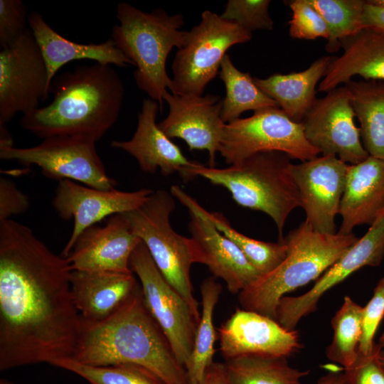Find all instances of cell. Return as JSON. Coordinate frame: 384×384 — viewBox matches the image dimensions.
Listing matches in <instances>:
<instances>
[{"label":"cell","instance_id":"obj_1","mask_svg":"<svg viewBox=\"0 0 384 384\" xmlns=\"http://www.w3.org/2000/svg\"><path fill=\"white\" fill-rule=\"evenodd\" d=\"M70 265L26 225L0 221V370L70 358L80 314Z\"/></svg>","mask_w":384,"mask_h":384},{"label":"cell","instance_id":"obj_2","mask_svg":"<svg viewBox=\"0 0 384 384\" xmlns=\"http://www.w3.org/2000/svg\"><path fill=\"white\" fill-rule=\"evenodd\" d=\"M70 359L91 366L134 364L166 384H190L186 368L149 311L139 283L110 316L88 321L80 316Z\"/></svg>","mask_w":384,"mask_h":384},{"label":"cell","instance_id":"obj_3","mask_svg":"<svg viewBox=\"0 0 384 384\" xmlns=\"http://www.w3.org/2000/svg\"><path fill=\"white\" fill-rule=\"evenodd\" d=\"M46 106L22 115L21 127L45 139L83 135L99 141L117 122L124 86L111 65H82L55 77Z\"/></svg>","mask_w":384,"mask_h":384},{"label":"cell","instance_id":"obj_4","mask_svg":"<svg viewBox=\"0 0 384 384\" xmlns=\"http://www.w3.org/2000/svg\"><path fill=\"white\" fill-rule=\"evenodd\" d=\"M119 24L113 26L111 40L136 66L134 78L138 87L163 110L164 97L171 86L166 62L174 48H181L188 31L181 14H168L162 9L144 12L120 2L117 6Z\"/></svg>","mask_w":384,"mask_h":384},{"label":"cell","instance_id":"obj_5","mask_svg":"<svg viewBox=\"0 0 384 384\" xmlns=\"http://www.w3.org/2000/svg\"><path fill=\"white\" fill-rule=\"evenodd\" d=\"M290 158L280 151L255 154L228 167L218 169L198 162L187 171V179L203 177L226 188L240 206L262 211L274 222L282 240L290 213L300 206Z\"/></svg>","mask_w":384,"mask_h":384},{"label":"cell","instance_id":"obj_6","mask_svg":"<svg viewBox=\"0 0 384 384\" xmlns=\"http://www.w3.org/2000/svg\"><path fill=\"white\" fill-rule=\"evenodd\" d=\"M358 239L353 233H321L302 223L284 238L287 254L282 263L238 294L242 309L276 320L282 297L320 277Z\"/></svg>","mask_w":384,"mask_h":384},{"label":"cell","instance_id":"obj_7","mask_svg":"<svg viewBox=\"0 0 384 384\" xmlns=\"http://www.w3.org/2000/svg\"><path fill=\"white\" fill-rule=\"evenodd\" d=\"M175 208L171 192L158 190L139 208L124 215L161 274L186 301L199 321V303L194 296L191 278L194 263L192 242L191 238L177 233L171 226L170 217Z\"/></svg>","mask_w":384,"mask_h":384},{"label":"cell","instance_id":"obj_8","mask_svg":"<svg viewBox=\"0 0 384 384\" xmlns=\"http://www.w3.org/2000/svg\"><path fill=\"white\" fill-rule=\"evenodd\" d=\"M252 32L206 10L201 21L188 31L184 45L171 65L173 95H203L207 85L219 73L227 50L252 39Z\"/></svg>","mask_w":384,"mask_h":384},{"label":"cell","instance_id":"obj_9","mask_svg":"<svg viewBox=\"0 0 384 384\" xmlns=\"http://www.w3.org/2000/svg\"><path fill=\"white\" fill-rule=\"evenodd\" d=\"M272 151L302 161L320 154L306 139L302 122L292 121L279 107L260 110L226 124L219 152L227 164Z\"/></svg>","mask_w":384,"mask_h":384},{"label":"cell","instance_id":"obj_10","mask_svg":"<svg viewBox=\"0 0 384 384\" xmlns=\"http://www.w3.org/2000/svg\"><path fill=\"white\" fill-rule=\"evenodd\" d=\"M96 142L83 135L55 136L31 147H0V159L36 165L43 175L58 181L68 179L97 189H113L117 182L108 176Z\"/></svg>","mask_w":384,"mask_h":384},{"label":"cell","instance_id":"obj_11","mask_svg":"<svg viewBox=\"0 0 384 384\" xmlns=\"http://www.w3.org/2000/svg\"><path fill=\"white\" fill-rule=\"evenodd\" d=\"M130 269L139 278L146 306L186 368L199 321L183 297L161 274L141 241L132 254Z\"/></svg>","mask_w":384,"mask_h":384},{"label":"cell","instance_id":"obj_12","mask_svg":"<svg viewBox=\"0 0 384 384\" xmlns=\"http://www.w3.org/2000/svg\"><path fill=\"white\" fill-rule=\"evenodd\" d=\"M47 66L29 28L0 51V125L40 107L50 94Z\"/></svg>","mask_w":384,"mask_h":384},{"label":"cell","instance_id":"obj_13","mask_svg":"<svg viewBox=\"0 0 384 384\" xmlns=\"http://www.w3.org/2000/svg\"><path fill=\"white\" fill-rule=\"evenodd\" d=\"M383 257L384 211L309 290L299 296H284L280 299L276 308V320L285 329L295 330L302 319L316 310L326 292L359 269L378 266Z\"/></svg>","mask_w":384,"mask_h":384},{"label":"cell","instance_id":"obj_14","mask_svg":"<svg viewBox=\"0 0 384 384\" xmlns=\"http://www.w3.org/2000/svg\"><path fill=\"white\" fill-rule=\"evenodd\" d=\"M346 89L338 87L317 99L302 121L309 142L323 155H335L348 164L365 160L360 128Z\"/></svg>","mask_w":384,"mask_h":384},{"label":"cell","instance_id":"obj_15","mask_svg":"<svg viewBox=\"0 0 384 384\" xmlns=\"http://www.w3.org/2000/svg\"><path fill=\"white\" fill-rule=\"evenodd\" d=\"M153 192L150 188L101 190L68 179L58 181L52 205L61 218L74 220L72 233L60 255L68 257L85 230L107 217L137 209Z\"/></svg>","mask_w":384,"mask_h":384},{"label":"cell","instance_id":"obj_16","mask_svg":"<svg viewBox=\"0 0 384 384\" xmlns=\"http://www.w3.org/2000/svg\"><path fill=\"white\" fill-rule=\"evenodd\" d=\"M164 100L168 104L169 113L158 123L159 128L169 138L183 140L191 151L206 150L208 166L215 167L226 126L221 116V97L167 92Z\"/></svg>","mask_w":384,"mask_h":384},{"label":"cell","instance_id":"obj_17","mask_svg":"<svg viewBox=\"0 0 384 384\" xmlns=\"http://www.w3.org/2000/svg\"><path fill=\"white\" fill-rule=\"evenodd\" d=\"M348 165L331 154L292 165L300 206L306 213L305 222L317 232L336 233L335 218L338 214Z\"/></svg>","mask_w":384,"mask_h":384},{"label":"cell","instance_id":"obj_18","mask_svg":"<svg viewBox=\"0 0 384 384\" xmlns=\"http://www.w3.org/2000/svg\"><path fill=\"white\" fill-rule=\"evenodd\" d=\"M218 333L225 361L243 356L287 358L302 347L296 330L287 329L275 319L243 309H236Z\"/></svg>","mask_w":384,"mask_h":384},{"label":"cell","instance_id":"obj_19","mask_svg":"<svg viewBox=\"0 0 384 384\" xmlns=\"http://www.w3.org/2000/svg\"><path fill=\"white\" fill-rule=\"evenodd\" d=\"M141 241L124 213L115 214L104 225L96 224L85 230L65 258L71 271L133 273L130 258Z\"/></svg>","mask_w":384,"mask_h":384},{"label":"cell","instance_id":"obj_20","mask_svg":"<svg viewBox=\"0 0 384 384\" xmlns=\"http://www.w3.org/2000/svg\"><path fill=\"white\" fill-rule=\"evenodd\" d=\"M189 214L188 228L194 263L207 266L233 294H238L261 277L239 247L207 218L195 212Z\"/></svg>","mask_w":384,"mask_h":384},{"label":"cell","instance_id":"obj_21","mask_svg":"<svg viewBox=\"0 0 384 384\" xmlns=\"http://www.w3.org/2000/svg\"><path fill=\"white\" fill-rule=\"evenodd\" d=\"M159 111L156 101L144 99L132 137L127 141H112L110 146L132 155L144 172L154 173L159 169L163 176L177 172L186 181L187 171L195 161L187 159L181 149L159 128L156 122Z\"/></svg>","mask_w":384,"mask_h":384},{"label":"cell","instance_id":"obj_22","mask_svg":"<svg viewBox=\"0 0 384 384\" xmlns=\"http://www.w3.org/2000/svg\"><path fill=\"white\" fill-rule=\"evenodd\" d=\"M384 211V160L368 156L349 164L338 214V233L348 235L356 226L371 225Z\"/></svg>","mask_w":384,"mask_h":384},{"label":"cell","instance_id":"obj_23","mask_svg":"<svg viewBox=\"0 0 384 384\" xmlns=\"http://www.w3.org/2000/svg\"><path fill=\"white\" fill-rule=\"evenodd\" d=\"M343 53L332 58L318 91L328 92L358 75L384 80V31L363 28L340 41Z\"/></svg>","mask_w":384,"mask_h":384},{"label":"cell","instance_id":"obj_24","mask_svg":"<svg viewBox=\"0 0 384 384\" xmlns=\"http://www.w3.org/2000/svg\"><path fill=\"white\" fill-rule=\"evenodd\" d=\"M28 26L44 58L50 85L58 70L74 60H91L119 67L134 65L111 39L100 43L73 42L53 30L38 11L28 15Z\"/></svg>","mask_w":384,"mask_h":384},{"label":"cell","instance_id":"obj_25","mask_svg":"<svg viewBox=\"0 0 384 384\" xmlns=\"http://www.w3.org/2000/svg\"><path fill=\"white\" fill-rule=\"evenodd\" d=\"M70 280L80 316L93 321L113 314L139 284L134 273L107 271L73 270Z\"/></svg>","mask_w":384,"mask_h":384},{"label":"cell","instance_id":"obj_26","mask_svg":"<svg viewBox=\"0 0 384 384\" xmlns=\"http://www.w3.org/2000/svg\"><path fill=\"white\" fill-rule=\"evenodd\" d=\"M331 59L329 55L323 56L304 70L275 73L265 79L253 78L254 81L290 119L300 123L317 100L316 86L324 78Z\"/></svg>","mask_w":384,"mask_h":384},{"label":"cell","instance_id":"obj_27","mask_svg":"<svg viewBox=\"0 0 384 384\" xmlns=\"http://www.w3.org/2000/svg\"><path fill=\"white\" fill-rule=\"evenodd\" d=\"M170 192L190 212L204 215L221 233L232 240L261 277L273 271L285 259L287 245L284 239L277 242H270L251 238L233 228L221 213L206 210L180 186H172Z\"/></svg>","mask_w":384,"mask_h":384},{"label":"cell","instance_id":"obj_28","mask_svg":"<svg viewBox=\"0 0 384 384\" xmlns=\"http://www.w3.org/2000/svg\"><path fill=\"white\" fill-rule=\"evenodd\" d=\"M343 86L361 124L364 149L384 160V80H351Z\"/></svg>","mask_w":384,"mask_h":384},{"label":"cell","instance_id":"obj_29","mask_svg":"<svg viewBox=\"0 0 384 384\" xmlns=\"http://www.w3.org/2000/svg\"><path fill=\"white\" fill-rule=\"evenodd\" d=\"M221 292L222 285L214 277L206 278L201 285L202 311L191 358L186 368L190 384H199L213 363L217 338L213 316Z\"/></svg>","mask_w":384,"mask_h":384},{"label":"cell","instance_id":"obj_30","mask_svg":"<svg viewBox=\"0 0 384 384\" xmlns=\"http://www.w3.org/2000/svg\"><path fill=\"white\" fill-rule=\"evenodd\" d=\"M218 75L225 87L221 116L226 124L240 118L241 114L248 110L279 107L257 87L249 73H243L234 65L228 55L222 60Z\"/></svg>","mask_w":384,"mask_h":384},{"label":"cell","instance_id":"obj_31","mask_svg":"<svg viewBox=\"0 0 384 384\" xmlns=\"http://www.w3.org/2000/svg\"><path fill=\"white\" fill-rule=\"evenodd\" d=\"M223 365L230 384H301L309 373L290 366L281 356H243Z\"/></svg>","mask_w":384,"mask_h":384},{"label":"cell","instance_id":"obj_32","mask_svg":"<svg viewBox=\"0 0 384 384\" xmlns=\"http://www.w3.org/2000/svg\"><path fill=\"white\" fill-rule=\"evenodd\" d=\"M363 306L346 296L331 320L333 338L326 349L327 358L341 364L344 369L351 367L358 356L362 334Z\"/></svg>","mask_w":384,"mask_h":384},{"label":"cell","instance_id":"obj_33","mask_svg":"<svg viewBox=\"0 0 384 384\" xmlns=\"http://www.w3.org/2000/svg\"><path fill=\"white\" fill-rule=\"evenodd\" d=\"M321 16L329 36L326 50L336 52L340 41L363 28L362 16L366 1L363 0H308Z\"/></svg>","mask_w":384,"mask_h":384},{"label":"cell","instance_id":"obj_34","mask_svg":"<svg viewBox=\"0 0 384 384\" xmlns=\"http://www.w3.org/2000/svg\"><path fill=\"white\" fill-rule=\"evenodd\" d=\"M51 365L72 372L90 384H166L149 370L134 364L91 366L63 358Z\"/></svg>","mask_w":384,"mask_h":384},{"label":"cell","instance_id":"obj_35","mask_svg":"<svg viewBox=\"0 0 384 384\" xmlns=\"http://www.w3.org/2000/svg\"><path fill=\"white\" fill-rule=\"evenodd\" d=\"M270 4L269 0H229L220 16L250 32L272 30L274 22L268 11Z\"/></svg>","mask_w":384,"mask_h":384},{"label":"cell","instance_id":"obj_36","mask_svg":"<svg viewBox=\"0 0 384 384\" xmlns=\"http://www.w3.org/2000/svg\"><path fill=\"white\" fill-rule=\"evenodd\" d=\"M292 11L289 21V33L293 38L314 40L318 38H329V33L321 16L308 0L287 1Z\"/></svg>","mask_w":384,"mask_h":384},{"label":"cell","instance_id":"obj_37","mask_svg":"<svg viewBox=\"0 0 384 384\" xmlns=\"http://www.w3.org/2000/svg\"><path fill=\"white\" fill-rule=\"evenodd\" d=\"M384 316V277L381 278L373 290V294L363 306L362 334L358 352L363 355L372 353L375 343L374 336Z\"/></svg>","mask_w":384,"mask_h":384},{"label":"cell","instance_id":"obj_38","mask_svg":"<svg viewBox=\"0 0 384 384\" xmlns=\"http://www.w3.org/2000/svg\"><path fill=\"white\" fill-rule=\"evenodd\" d=\"M28 16L21 0L0 1V48L18 39L27 29Z\"/></svg>","mask_w":384,"mask_h":384},{"label":"cell","instance_id":"obj_39","mask_svg":"<svg viewBox=\"0 0 384 384\" xmlns=\"http://www.w3.org/2000/svg\"><path fill=\"white\" fill-rule=\"evenodd\" d=\"M382 347L378 343L370 354L363 355L358 352L355 363L344 369L346 384H384V370L378 361Z\"/></svg>","mask_w":384,"mask_h":384},{"label":"cell","instance_id":"obj_40","mask_svg":"<svg viewBox=\"0 0 384 384\" xmlns=\"http://www.w3.org/2000/svg\"><path fill=\"white\" fill-rule=\"evenodd\" d=\"M29 207L28 197L14 182L5 177L0 178V221L25 212Z\"/></svg>","mask_w":384,"mask_h":384},{"label":"cell","instance_id":"obj_41","mask_svg":"<svg viewBox=\"0 0 384 384\" xmlns=\"http://www.w3.org/2000/svg\"><path fill=\"white\" fill-rule=\"evenodd\" d=\"M363 28L384 31V7L366 1L362 16Z\"/></svg>","mask_w":384,"mask_h":384},{"label":"cell","instance_id":"obj_42","mask_svg":"<svg viewBox=\"0 0 384 384\" xmlns=\"http://www.w3.org/2000/svg\"><path fill=\"white\" fill-rule=\"evenodd\" d=\"M199 384H230L223 363L213 362L207 369Z\"/></svg>","mask_w":384,"mask_h":384},{"label":"cell","instance_id":"obj_43","mask_svg":"<svg viewBox=\"0 0 384 384\" xmlns=\"http://www.w3.org/2000/svg\"><path fill=\"white\" fill-rule=\"evenodd\" d=\"M316 384H346L343 373H329L322 376Z\"/></svg>","mask_w":384,"mask_h":384},{"label":"cell","instance_id":"obj_44","mask_svg":"<svg viewBox=\"0 0 384 384\" xmlns=\"http://www.w3.org/2000/svg\"><path fill=\"white\" fill-rule=\"evenodd\" d=\"M378 361L382 368L384 370V348L382 347L378 353Z\"/></svg>","mask_w":384,"mask_h":384},{"label":"cell","instance_id":"obj_45","mask_svg":"<svg viewBox=\"0 0 384 384\" xmlns=\"http://www.w3.org/2000/svg\"><path fill=\"white\" fill-rule=\"evenodd\" d=\"M371 3L381 6L384 7V0H370Z\"/></svg>","mask_w":384,"mask_h":384},{"label":"cell","instance_id":"obj_46","mask_svg":"<svg viewBox=\"0 0 384 384\" xmlns=\"http://www.w3.org/2000/svg\"><path fill=\"white\" fill-rule=\"evenodd\" d=\"M0 384H14V383L11 382L9 380L3 378L0 380Z\"/></svg>","mask_w":384,"mask_h":384},{"label":"cell","instance_id":"obj_47","mask_svg":"<svg viewBox=\"0 0 384 384\" xmlns=\"http://www.w3.org/2000/svg\"><path fill=\"white\" fill-rule=\"evenodd\" d=\"M379 343L384 348V333L381 335L380 338Z\"/></svg>","mask_w":384,"mask_h":384}]
</instances>
